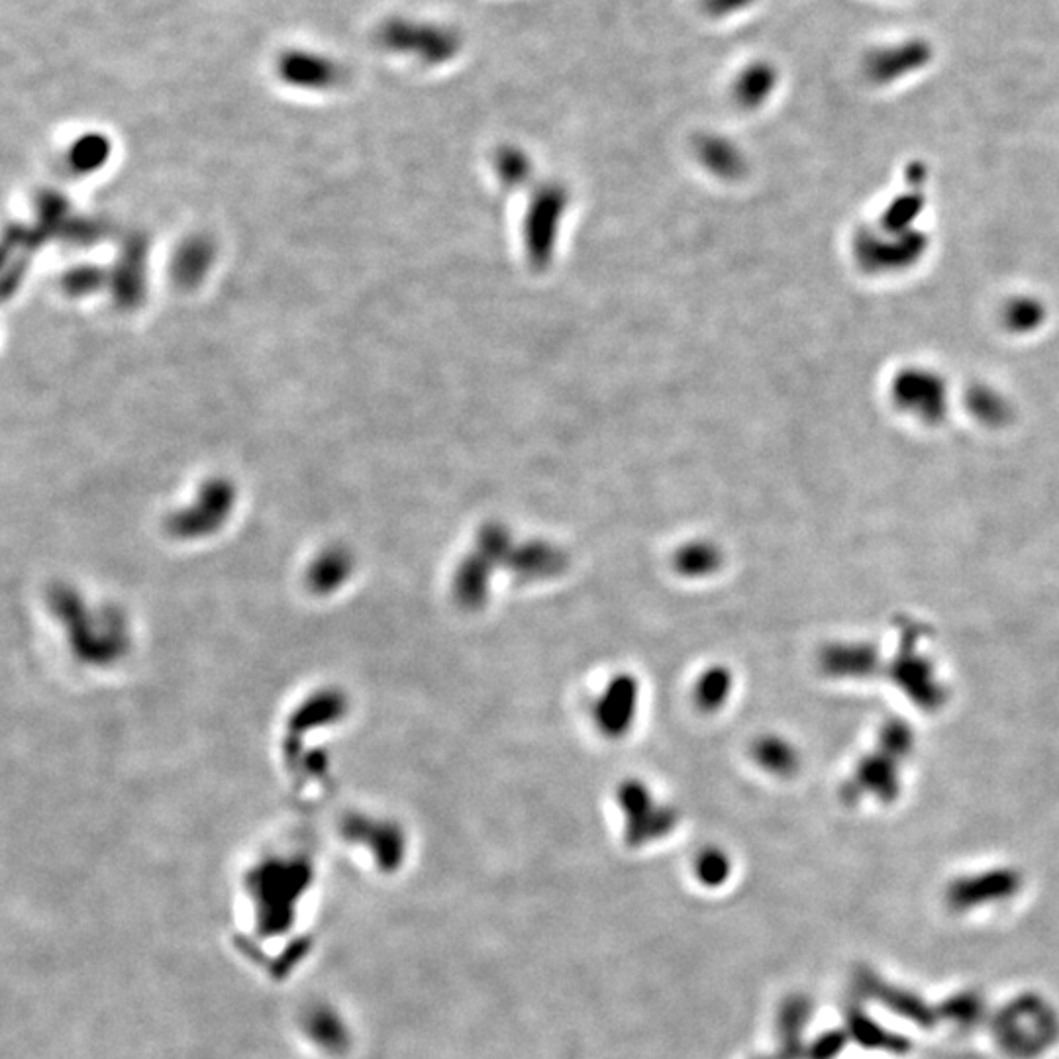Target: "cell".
<instances>
[{
  "label": "cell",
  "mask_w": 1059,
  "mask_h": 1059,
  "mask_svg": "<svg viewBox=\"0 0 1059 1059\" xmlns=\"http://www.w3.org/2000/svg\"><path fill=\"white\" fill-rule=\"evenodd\" d=\"M277 71L287 83L309 88L330 87L341 75L340 68L332 59L297 49L282 53L277 61Z\"/></svg>",
  "instance_id": "obj_6"
},
{
  "label": "cell",
  "mask_w": 1059,
  "mask_h": 1059,
  "mask_svg": "<svg viewBox=\"0 0 1059 1059\" xmlns=\"http://www.w3.org/2000/svg\"><path fill=\"white\" fill-rule=\"evenodd\" d=\"M496 569L495 562L479 550L467 555L454 577V594L459 606L467 611H479L485 606Z\"/></svg>",
  "instance_id": "obj_5"
},
{
  "label": "cell",
  "mask_w": 1059,
  "mask_h": 1059,
  "mask_svg": "<svg viewBox=\"0 0 1059 1059\" xmlns=\"http://www.w3.org/2000/svg\"><path fill=\"white\" fill-rule=\"evenodd\" d=\"M700 874L705 875L707 881H717V879H722L729 865H726V857L722 854H717V852H709V854L702 855L700 857Z\"/></svg>",
  "instance_id": "obj_13"
},
{
  "label": "cell",
  "mask_w": 1059,
  "mask_h": 1059,
  "mask_svg": "<svg viewBox=\"0 0 1059 1059\" xmlns=\"http://www.w3.org/2000/svg\"><path fill=\"white\" fill-rule=\"evenodd\" d=\"M877 56L879 58L871 59V71L877 77L893 79L906 73L904 69H913L924 63L928 49L923 44H904L884 49Z\"/></svg>",
  "instance_id": "obj_9"
},
{
  "label": "cell",
  "mask_w": 1059,
  "mask_h": 1059,
  "mask_svg": "<svg viewBox=\"0 0 1059 1059\" xmlns=\"http://www.w3.org/2000/svg\"><path fill=\"white\" fill-rule=\"evenodd\" d=\"M569 567V555L562 547L547 542H525L513 545L505 557L503 569L520 581H545L564 574Z\"/></svg>",
  "instance_id": "obj_4"
},
{
  "label": "cell",
  "mask_w": 1059,
  "mask_h": 1059,
  "mask_svg": "<svg viewBox=\"0 0 1059 1059\" xmlns=\"http://www.w3.org/2000/svg\"><path fill=\"white\" fill-rule=\"evenodd\" d=\"M775 81H778V71L771 63L754 61L748 68L742 69L734 88L739 100L756 105L761 98L768 97L771 88L775 87Z\"/></svg>",
  "instance_id": "obj_10"
},
{
  "label": "cell",
  "mask_w": 1059,
  "mask_h": 1059,
  "mask_svg": "<svg viewBox=\"0 0 1059 1059\" xmlns=\"http://www.w3.org/2000/svg\"><path fill=\"white\" fill-rule=\"evenodd\" d=\"M732 689H734L732 671L724 665H714L705 671L697 681L695 702L702 712H717L729 702Z\"/></svg>",
  "instance_id": "obj_8"
},
{
  "label": "cell",
  "mask_w": 1059,
  "mask_h": 1059,
  "mask_svg": "<svg viewBox=\"0 0 1059 1059\" xmlns=\"http://www.w3.org/2000/svg\"><path fill=\"white\" fill-rule=\"evenodd\" d=\"M754 758L759 766L771 771H787L791 766L789 749L775 738H761L754 744Z\"/></svg>",
  "instance_id": "obj_11"
},
{
  "label": "cell",
  "mask_w": 1059,
  "mask_h": 1059,
  "mask_svg": "<svg viewBox=\"0 0 1059 1059\" xmlns=\"http://www.w3.org/2000/svg\"><path fill=\"white\" fill-rule=\"evenodd\" d=\"M616 793L621 810L626 817V838L634 846L665 837L677 827L679 810L673 805L660 803L651 795L648 785L638 779L624 781Z\"/></svg>",
  "instance_id": "obj_2"
},
{
  "label": "cell",
  "mask_w": 1059,
  "mask_h": 1059,
  "mask_svg": "<svg viewBox=\"0 0 1059 1059\" xmlns=\"http://www.w3.org/2000/svg\"><path fill=\"white\" fill-rule=\"evenodd\" d=\"M640 705V683L630 673H618L594 700V726L606 738L618 739L633 729Z\"/></svg>",
  "instance_id": "obj_3"
},
{
  "label": "cell",
  "mask_w": 1059,
  "mask_h": 1059,
  "mask_svg": "<svg viewBox=\"0 0 1059 1059\" xmlns=\"http://www.w3.org/2000/svg\"><path fill=\"white\" fill-rule=\"evenodd\" d=\"M722 562L724 557L717 545L709 542H695V544L683 545L675 554L673 569L683 577L702 579L717 574L722 567Z\"/></svg>",
  "instance_id": "obj_7"
},
{
  "label": "cell",
  "mask_w": 1059,
  "mask_h": 1059,
  "mask_svg": "<svg viewBox=\"0 0 1059 1059\" xmlns=\"http://www.w3.org/2000/svg\"><path fill=\"white\" fill-rule=\"evenodd\" d=\"M380 44L393 53L410 56L426 65H444L459 56L464 38L454 26L440 22L390 19L381 26Z\"/></svg>",
  "instance_id": "obj_1"
},
{
  "label": "cell",
  "mask_w": 1059,
  "mask_h": 1059,
  "mask_svg": "<svg viewBox=\"0 0 1059 1059\" xmlns=\"http://www.w3.org/2000/svg\"><path fill=\"white\" fill-rule=\"evenodd\" d=\"M758 0H699L702 12L710 19L722 20L736 16L739 12L754 7Z\"/></svg>",
  "instance_id": "obj_12"
}]
</instances>
